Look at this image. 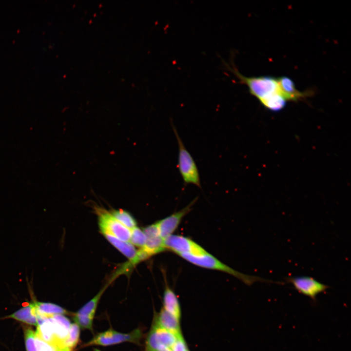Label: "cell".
Wrapping results in <instances>:
<instances>
[{
  "mask_svg": "<svg viewBox=\"0 0 351 351\" xmlns=\"http://www.w3.org/2000/svg\"><path fill=\"white\" fill-rule=\"evenodd\" d=\"M225 66L238 79V82L246 85L250 93L265 107L277 112L284 106L286 100L283 96L277 78L270 76L246 77L241 74L233 63H225Z\"/></svg>",
  "mask_w": 351,
  "mask_h": 351,
  "instance_id": "cell-1",
  "label": "cell"
},
{
  "mask_svg": "<svg viewBox=\"0 0 351 351\" xmlns=\"http://www.w3.org/2000/svg\"><path fill=\"white\" fill-rule=\"evenodd\" d=\"M179 256L196 266L208 269L218 270L229 273L249 286L258 281L282 284L281 282H274L258 276L249 275L240 273L224 264L208 252L200 255L182 254L179 255Z\"/></svg>",
  "mask_w": 351,
  "mask_h": 351,
  "instance_id": "cell-2",
  "label": "cell"
},
{
  "mask_svg": "<svg viewBox=\"0 0 351 351\" xmlns=\"http://www.w3.org/2000/svg\"><path fill=\"white\" fill-rule=\"evenodd\" d=\"M178 145V168L186 185L193 184L201 188V182L197 166L189 152L186 149L178 132L172 123Z\"/></svg>",
  "mask_w": 351,
  "mask_h": 351,
  "instance_id": "cell-3",
  "label": "cell"
},
{
  "mask_svg": "<svg viewBox=\"0 0 351 351\" xmlns=\"http://www.w3.org/2000/svg\"><path fill=\"white\" fill-rule=\"evenodd\" d=\"M142 332L139 328L136 329L130 332L126 333L118 332L113 329H109L95 335L83 346L99 345L107 346L129 342L139 344L142 338Z\"/></svg>",
  "mask_w": 351,
  "mask_h": 351,
  "instance_id": "cell-4",
  "label": "cell"
},
{
  "mask_svg": "<svg viewBox=\"0 0 351 351\" xmlns=\"http://www.w3.org/2000/svg\"><path fill=\"white\" fill-rule=\"evenodd\" d=\"M96 211L102 234L108 233L121 240L129 242L131 230L121 224L112 215L110 212L104 209L97 207Z\"/></svg>",
  "mask_w": 351,
  "mask_h": 351,
  "instance_id": "cell-5",
  "label": "cell"
},
{
  "mask_svg": "<svg viewBox=\"0 0 351 351\" xmlns=\"http://www.w3.org/2000/svg\"><path fill=\"white\" fill-rule=\"evenodd\" d=\"M285 280L292 284L299 293L310 297L314 303H316L317 295L325 292L330 287L307 276L288 277Z\"/></svg>",
  "mask_w": 351,
  "mask_h": 351,
  "instance_id": "cell-6",
  "label": "cell"
},
{
  "mask_svg": "<svg viewBox=\"0 0 351 351\" xmlns=\"http://www.w3.org/2000/svg\"><path fill=\"white\" fill-rule=\"evenodd\" d=\"M177 335L167 330L152 326L147 335L145 351H158L164 347L172 348L177 339Z\"/></svg>",
  "mask_w": 351,
  "mask_h": 351,
  "instance_id": "cell-7",
  "label": "cell"
},
{
  "mask_svg": "<svg viewBox=\"0 0 351 351\" xmlns=\"http://www.w3.org/2000/svg\"><path fill=\"white\" fill-rule=\"evenodd\" d=\"M166 249L179 255L182 254L200 255L207 252L201 246L189 238L172 234L164 239Z\"/></svg>",
  "mask_w": 351,
  "mask_h": 351,
  "instance_id": "cell-8",
  "label": "cell"
},
{
  "mask_svg": "<svg viewBox=\"0 0 351 351\" xmlns=\"http://www.w3.org/2000/svg\"><path fill=\"white\" fill-rule=\"evenodd\" d=\"M195 199L188 206L181 210L157 222L160 236L165 239L167 237L173 234V233L178 227L182 218L191 210V207L195 202Z\"/></svg>",
  "mask_w": 351,
  "mask_h": 351,
  "instance_id": "cell-9",
  "label": "cell"
},
{
  "mask_svg": "<svg viewBox=\"0 0 351 351\" xmlns=\"http://www.w3.org/2000/svg\"><path fill=\"white\" fill-rule=\"evenodd\" d=\"M281 92L286 99L290 101H298L311 96L313 94L312 90L300 91L296 89L292 80L286 76L277 78Z\"/></svg>",
  "mask_w": 351,
  "mask_h": 351,
  "instance_id": "cell-10",
  "label": "cell"
},
{
  "mask_svg": "<svg viewBox=\"0 0 351 351\" xmlns=\"http://www.w3.org/2000/svg\"><path fill=\"white\" fill-rule=\"evenodd\" d=\"M179 319L163 308L155 316L152 326L160 328L177 335L182 334Z\"/></svg>",
  "mask_w": 351,
  "mask_h": 351,
  "instance_id": "cell-11",
  "label": "cell"
},
{
  "mask_svg": "<svg viewBox=\"0 0 351 351\" xmlns=\"http://www.w3.org/2000/svg\"><path fill=\"white\" fill-rule=\"evenodd\" d=\"M162 308L180 320L181 311L178 299L174 292L168 286H166L164 292Z\"/></svg>",
  "mask_w": 351,
  "mask_h": 351,
  "instance_id": "cell-12",
  "label": "cell"
},
{
  "mask_svg": "<svg viewBox=\"0 0 351 351\" xmlns=\"http://www.w3.org/2000/svg\"><path fill=\"white\" fill-rule=\"evenodd\" d=\"M106 239L118 250L121 254L128 258L130 261L136 255L137 251L130 242L121 240L108 233H103Z\"/></svg>",
  "mask_w": 351,
  "mask_h": 351,
  "instance_id": "cell-13",
  "label": "cell"
},
{
  "mask_svg": "<svg viewBox=\"0 0 351 351\" xmlns=\"http://www.w3.org/2000/svg\"><path fill=\"white\" fill-rule=\"evenodd\" d=\"M5 318H10L18 321L37 326V319L35 313V309L33 303L30 304L8 315Z\"/></svg>",
  "mask_w": 351,
  "mask_h": 351,
  "instance_id": "cell-14",
  "label": "cell"
},
{
  "mask_svg": "<svg viewBox=\"0 0 351 351\" xmlns=\"http://www.w3.org/2000/svg\"><path fill=\"white\" fill-rule=\"evenodd\" d=\"M35 313L41 315L46 317L55 314H69L70 312L63 308L50 303L34 302Z\"/></svg>",
  "mask_w": 351,
  "mask_h": 351,
  "instance_id": "cell-15",
  "label": "cell"
},
{
  "mask_svg": "<svg viewBox=\"0 0 351 351\" xmlns=\"http://www.w3.org/2000/svg\"><path fill=\"white\" fill-rule=\"evenodd\" d=\"M146 238L145 244L142 248L150 256L166 250L164 245V239L160 235Z\"/></svg>",
  "mask_w": 351,
  "mask_h": 351,
  "instance_id": "cell-16",
  "label": "cell"
},
{
  "mask_svg": "<svg viewBox=\"0 0 351 351\" xmlns=\"http://www.w3.org/2000/svg\"><path fill=\"white\" fill-rule=\"evenodd\" d=\"M109 284H107L89 301L76 312L94 317L98 302Z\"/></svg>",
  "mask_w": 351,
  "mask_h": 351,
  "instance_id": "cell-17",
  "label": "cell"
},
{
  "mask_svg": "<svg viewBox=\"0 0 351 351\" xmlns=\"http://www.w3.org/2000/svg\"><path fill=\"white\" fill-rule=\"evenodd\" d=\"M110 213L116 219L128 229L131 230L136 226V220L127 211L122 209L113 210Z\"/></svg>",
  "mask_w": 351,
  "mask_h": 351,
  "instance_id": "cell-18",
  "label": "cell"
},
{
  "mask_svg": "<svg viewBox=\"0 0 351 351\" xmlns=\"http://www.w3.org/2000/svg\"><path fill=\"white\" fill-rule=\"evenodd\" d=\"M80 335V328L75 323L71 324L68 336L63 344V348L73 351L77 345Z\"/></svg>",
  "mask_w": 351,
  "mask_h": 351,
  "instance_id": "cell-19",
  "label": "cell"
},
{
  "mask_svg": "<svg viewBox=\"0 0 351 351\" xmlns=\"http://www.w3.org/2000/svg\"><path fill=\"white\" fill-rule=\"evenodd\" d=\"M146 236L142 230L136 226L131 230L129 242L133 245L140 248L144 247L146 241Z\"/></svg>",
  "mask_w": 351,
  "mask_h": 351,
  "instance_id": "cell-20",
  "label": "cell"
},
{
  "mask_svg": "<svg viewBox=\"0 0 351 351\" xmlns=\"http://www.w3.org/2000/svg\"><path fill=\"white\" fill-rule=\"evenodd\" d=\"M93 317L74 313L73 319L79 328L93 331Z\"/></svg>",
  "mask_w": 351,
  "mask_h": 351,
  "instance_id": "cell-21",
  "label": "cell"
},
{
  "mask_svg": "<svg viewBox=\"0 0 351 351\" xmlns=\"http://www.w3.org/2000/svg\"><path fill=\"white\" fill-rule=\"evenodd\" d=\"M24 339L27 351H38L35 340V332L30 328L24 331Z\"/></svg>",
  "mask_w": 351,
  "mask_h": 351,
  "instance_id": "cell-22",
  "label": "cell"
},
{
  "mask_svg": "<svg viewBox=\"0 0 351 351\" xmlns=\"http://www.w3.org/2000/svg\"><path fill=\"white\" fill-rule=\"evenodd\" d=\"M35 340L38 351H69L44 341L36 334Z\"/></svg>",
  "mask_w": 351,
  "mask_h": 351,
  "instance_id": "cell-23",
  "label": "cell"
},
{
  "mask_svg": "<svg viewBox=\"0 0 351 351\" xmlns=\"http://www.w3.org/2000/svg\"><path fill=\"white\" fill-rule=\"evenodd\" d=\"M142 230L145 234L146 238L160 235L159 229L156 222L145 227Z\"/></svg>",
  "mask_w": 351,
  "mask_h": 351,
  "instance_id": "cell-24",
  "label": "cell"
},
{
  "mask_svg": "<svg viewBox=\"0 0 351 351\" xmlns=\"http://www.w3.org/2000/svg\"><path fill=\"white\" fill-rule=\"evenodd\" d=\"M172 351H189L183 335L179 337L172 348Z\"/></svg>",
  "mask_w": 351,
  "mask_h": 351,
  "instance_id": "cell-25",
  "label": "cell"
},
{
  "mask_svg": "<svg viewBox=\"0 0 351 351\" xmlns=\"http://www.w3.org/2000/svg\"><path fill=\"white\" fill-rule=\"evenodd\" d=\"M158 351H172V348H171L164 347V348L161 349Z\"/></svg>",
  "mask_w": 351,
  "mask_h": 351,
  "instance_id": "cell-26",
  "label": "cell"
},
{
  "mask_svg": "<svg viewBox=\"0 0 351 351\" xmlns=\"http://www.w3.org/2000/svg\"><path fill=\"white\" fill-rule=\"evenodd\" d=\"M94 351H100V350H99V349H98L95 348V349H94Z\"/></svg>",
  "mask_w": 351,
  "mask_h": 351,
  "instance_id": "cell-27",
  "label": "cell"
},
{
  "mask_svg": "<svg viewBox=\"0 0 351 351\" xmlns=\"http://www.w3.org/2000/svg\"></svg>",
  "mask_w": 351,
  "mask_h": 351,
  "instance_id": "cell-28",
  "label": "cell"
}]
</instances>
